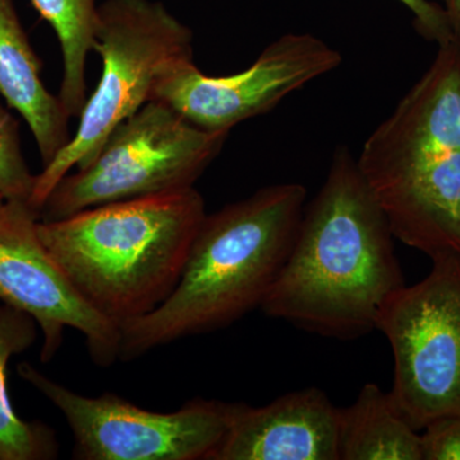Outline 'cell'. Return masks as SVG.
Segmentation results:
<instances>
[{
  "mask_svg": "<svg viewBox=\"0 0 460 460\" xmlns=\"http://www.w3.org/2000/svg\"><path fill=\"white\" fill-rule=\"evenodd\" d=\"M394 238L429 259L460 256V41L371 133L357 159Z\"/></svg>",
  "mask_w": 460,
  "mask_h": 460,
  "instance_id": "3",
  "label": "cell"
},
{
  "mask_svg": "<svg viewBox=\"0 0 460 460\" xmlns=\"http://www.w3.org/2000/svg\"><path fill=\"white\" fill-rule=\"evenodd\" d=\"M307 190L277 184L206 214L171 296L120 328L119 361L237 323L263 301L286 265Z\"/></svg>",
  "mask_w": 460,
  "mask_h": 460,
  "instance_id": "2",
  "label": "cell"
},
{
  "mask_svg": "<svg viewBox=\"0 0 460 460\" xmlns=\"http://www.w3.org/2000/svg\"><path fill=\"white\" fill-rule=\"evenodd\" d=\"M431 260L428 277L387 296L376 320L394 356L390 395L417 431L460 413V256Z\"/></svg>",
  "mask_w": 460,
  "mask_h": 460,
  "instance_id": "7",
  "label": "cell"
},
{
  "mask_svg": "<svg viewBox=\"0 0 460 460\" xmlns=\"http://www.w3.org/2000/svg\"><path fill=\"white\" fill-rule=\"evenodd\" d=\"M445 14L449 21L450 29L456 40L460 41V0H440Z\"/></svg>",
  "mask_w": 460,
  "mask_h": 460,
  "instance_id": "18",
  "label": "cell"
},
{
  "mask_svg": "<svg viewBox=\"0 0 460 460\" xmlns=\"http://www.w3.org/2000/svg\"><path fill=\"white\" fill-rule=\"evenodd\" d=\"M393 239L357 159L337 148L262 313L326 338L370 334L387 296L405 286Z\"/></svg>",
  "mask_w": 460,
  "mask_h": 460,
  "instance_id": "1",
  "label": "cell"
},
{
  "mask_svg": "<svg viewBox=\"0 0 460 460\" xmlns=\"http://www.w3.org/2000/svg\"><path fill=\"white\" fill-rule=\"evenodd\" d=\"M423 460H460V413L422 429Z\"/></svg>",
  "mask_w": 460,
  "mask_h": 460,
  "instance_id": "17",
  "label": "cell"
},
{
  "mask_svg": "<svg viewBox=\"0 0 460 460\" xmlns=\"http://www.w3.org/2000/svg\"><path fill=\"white\" fill-rule=\"evenodd\" d=\"M5 202L7 201H5V199L3 198L2 193H0V213H2L3 208H4Z\"/></svg>",
  "mask_w": 460,
  "mask_h": 460,
  "instance_id": "19",
  "label": "cell"
},
{
  "mask_svg": "<svg viewBox=\"0 0 460 460\" xmlns=\"http://www.w3.org/2000/svg\"><path fill=\"white\" fill-rule=\"evenodd\" d=\"M341 56L310 33H287L269 45L246 71L202 74L193 58L180 60L157 80L150 102H159L208 132L230 128L268 113L289 93L338 68Z\"/></svg>",
  "mask_w": 460,
  "mask_h": 460,
  "instance_id": "9",
  "label": "cell"
},
{
  "mask_svg": "<svg viewBox=\"0 0 460 460\" xmlns=\"http://www.w3.org/2000/svg\"><path fill=\"white\" fill-rule=\"evenodd\" d=\"M40 217L27 204L7 201L0 213V302L30 314L42 332L41 361L54 358L66 329L84 335L100 367L119 361L120 328L72 286L38 232Z\"/></svg>",
  "mask_w": 460,
  "mask_h": 460,
  "instance_id": "10",
  "label": "cell"
},
{
  "mask_svg": "<svg viewBox=\"0 0 460 460\" xmlns=\"http://www.w3.org/2000/svg\"><path fill=\"white\" fill-rule=\"evenodd\" d=\"M341 460H423L422 436L396 408L390 393L366 384L341 408Z\"/></svg>",
  "mask_w": 460,
  "mask_h": 460,
  "instance_id": "13",
  "label": "cell"
},
{
  "mask_svg": "<svg viewBox=\"0 0 460 460\" xmlns=\"http://www.w3.org/2000/svg\"><path fill=\"white\" fill-rule=\"evenodd\" d=\"M192 44V31L163 3L105 0L99 5L93 50L102 59V77L68 145L35 175L29 205L39 217L57 184L72 169L90 164L111 133L150 102L157 80L193 58Z\"/></svg>",
  "mask_w": 460,
  "mask_h": 460,
  "instance_id": "5",
  "label": "cell"
},
{
  "mask_svg": "<svg viewBox=\"0 0 460 460\" xmlns=\"http://www.w3.org/2000/svg\"><path fill=\"white\" fill-rule=\"evenodd\" d=\"M36 338L35 320L0 302V460H49L59 453L53 429L20 419L9 399L8 363L29 349Z\"/></svg>",
  "mask_w": 460,
  "mask_h": 460,
  "instance_id": "14",
  "label": "cell"
},
{
  "mask_svg": "<svg viewBox=\"0 0 460 460\" xmlns=\"http://www.w3.org/2000/svg\"><path fill=\"white\" fill-rule=\"evenodd\" d=\"M341 408L307 387L263 407L233 402L228 429L210 460H341Z\"/></svg>",
  "mask_w": 460,
  "mask_h": 460,
  "instance_id": "11",
  "label": "cell"
},
{
  "mask_svg": "<svg viewBox=\"0 0 460 460\" xmlns=\"http://www.w3.org/2000/svg\"><path fill=\"white\" fill-rule=\"evenodd\" d=\"M205 217L192 187L39 220L38 232L84 301L122 328L171 296Z\"/></svg>",
  "mask_w": 460,
  "mask_h": 460,
  "instance_id": "4",
  "label": "cell"
},
{
  "mask_svg": "<svg viewBox=\"0 0 460 460\" xmlns=\"http://www.w3.org/2000/svg\"><path fill=\"white\" fill-rule=\"evenodd\" d=\"M0 95L25 119L49 164L68 145L69 117L58 96L41 80V62L27 38L13 0H0Z\"/></svg>",
  "mask_w": 460,
  "mask_h": 460,
  "instance_id": "12",
  "label": "cell"
},
{
  "mask_svg": "<svg viewBox=\"0 0 460 460\" xmlns=\"http://www.w3.org/2000/svg\"><path fill=\"white\" fill-rule=\"evenodd\" d=\"M226 136L193 126L163 102H148L111 133L90 164L57 184L41 208L40 220L192 189Z\"/></svg>",
  "mask_w": 460,
  "mask_h": 460,
  "instance_id": "6",
  "label": "cell"
},
{
  "mask_svg": "<svg viewBox=\"0 0 460 460\" xmlns=\"http://www.w3.org/2000/svg\"><path fill=\"white\" fill-rule=\"evenodd\" d=\"M33 183L35 175L23 157L16 119L0 104V193L5 201L29 204Z\"/></svg>",
  "mask_w": 460,
  "mask_h": 460,
  "instance_id": "16",
  "label": "cell"
},
{
  "mask_svg": "<svg viewBox=\"0 0 460 460\" xmlns=\"http://www.w3.org/2000/svg\"><path fill=\"white\" fill-rule=\"evenodd\" d=\"M17 370L65 416L78 460H210L232 416L233 402L196 398L162 413L114 393L78 394L29 362Z\"/></svg>",
  "mask_w": 460,
  "mask_h": 460,
  "instance_id": "8",
  "label": "cell"
},
{
  "mask_svg": "<svg viewBox=\"0 0 460 460\" xmlns=\"http://www.w3.org/2000/svg\"><path fill=\"white\" fill-rule=\"evenodd\" d=\"M56 32L62 51L59 95L69 118L80 117L87 100V57L95 44L98 0H31Z\"/></svg>",
  "mask_w": 460,
  "mask_h": 460,
  "instance_id": "15",
  "label": "cell"
}]
</instances>
